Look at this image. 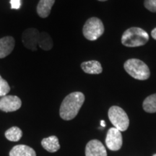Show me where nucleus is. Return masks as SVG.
<instances>
[{"label":"nucleus","instance_id":"nucleus-1","mask_svg":"<svg viewBox=\"0 0 156 156\" xmlns=\"http://www.w3.org/2000/svg\"><path fill=\"white\" fill-rule=\"evenodd\" d=\"M85 101V95L81 92H74L65 97L59 109L62 119L69 121L77 116Z\"/></svg>","mask_w":156,"mask_h":156},{"label":"nucleus","instance_id":"nucleus-2","mask_svg":"<svg viewBox=\"0 0 156 156\" xmlns=\"http://www.w3.org/2000/svg\"><path fill=\"white\" fill-rule=\"evenodd\" d=\"M149 40V35L143 29L132 27L124 31L122 43L127 47H137L145 45Z\"/></svg>","mask_w":156,"mask_h":156},{"label":"nucleus","instance_id":"nucleus-3","mask_svg":"<svg viewBox=\"0 0 156 156\" xmlns=\"http://www.w3.org/2000/svg\"><path fill=\"white\" fill-rule=\"evenodd\" d=\"M124 69L130 76L139 80H146L151 76L149 67L145 62L137 58H131L125 62Z\"/></svg>","mask_w":156,"mask_h":156},{"label":"nucleus","instance_id":"nucleus-4","mask_svg":"<svg viewBox=\"0 0 156 156\" xmlns=\"http://www.w3.org/2000/svg\"><path fill=\"white\" fill-rule=\"evenodd\" d=\"M108 118L114 127L120 132H124L129 125V119L126 113L120 107L114 106L108 110Z\"/></svg>","mask_w":156,"mask_h":156},{"label":"nucleus","instance_id":"nucleus-5","mask_svg":"<svg viewBox=\"0 0 156 156\" xmlns=\"http://www.w3.org/2000/svg\"><path fill=\"white\" fill-rule=\"evenodd\" d=\"M83 35L89 41H95L104 33L102 21L98 17H91L85 23L83 29Z\"/></svg>","mask_w":156,"mask_h":156},{"label":"nucleus","instance_id":"nucleus-6","mask_svg":"<svg viewBox=\"0 0 156 156\" xmlns=\"http://www.w3.org/2000/svg\"><path fill=\"white\" fill-rule=\"evenodd\" d=\"M106 145L111 151L120 150L122 146V135L119 130L115 127L109 129L106 138Z\"/></svg>","mask_w":156,"mask_h":156},{"label":"nucleus","instance_id":"nucleus-7","mask_svg":"<svg viewBox=\"0 0 156 156\" xmlns=\"http://www.w3.org/2000/svg\"><path fill=\"white\" fill-rule=\"evenodd\" d=\"M40 32L36 28H30L24 30L22 35V41L25 47L31 51H36Z\"/></svg>","mask_w":156,"mask_h":156},{"label":"nucleus","instance_id":"nucleus-8","mask_svg":"<svg viewBox=\"0 0 156 156\" xmlns=\"http://www.w3.org/2000/svg\"><path fill=\"white\" fill-rule=\"evenodd\" d=\"M22 105L20 98L15 95H5L0 99V110L12 112L18 110Z\"/></svg>","mask_w":156,"mask_h":156},{"label":"nucleus","instance_id":"nucleus-9","mask_svg":"<svg viewBox=\"0 0 156 156\" xmlns=\"http://www.w3.org/2000/svg\"><path fill=\"white\" fill-rule=\"evenodd\" d=\"M85 156H107V152L102 142L98 140H93L87 144Z\"/></svg>","mask_w":156,"mask_h":156},{"label":"nucleus","instance_id":"nucleus-10","mask_svg":"<svg viewBox=\"0 0 156 156\" xmlns=\"http://www.w3.org/2000/svg\"><path fill=\"white\" fill-rule=\"evenodd\" d=\"M15 39L12 36H5L0 38V58L10 54L15 47Z\"/></svg>","mask_w":156,"mask_h":156},{"label":"nucleus","instance_id":"nucleus-11","mask_svg":"<svg viewBox=\"0 0 156 156\" xmlns=\"http://www.w3.org/2000/svg\"><path fill=\"white\" fill-rule=\"evenodd\" d=\"M81 68L85 73L91 74V75H98L103 71L101 63L95 60L83 62L81 64Z\"/></svg>","mask_w":156,"mask_h":156},{"label":"nucleus","instance_id":"nucleus-12","mask_svg":"<svg viewBox=\"0 0 156 156\" xmlns=\"http://www.w3.org/2000/svg\"><path fill=\"white\" fill-rule=\"evenodd\" d=\"M55 0H40L37 6V13L38 16L46 18L49 15Z\"/></svg>","mask_w":156,"mask_h":156},{"label":"nucleus","instance_id":"nucleus-13","mask_svg":"<svg viewBox=\"0 0 156 156\" xmlns=\"http://www.w3.org/2000/svg\"><path fill=\"white\" fill-rule=\"evenodd\" d=\"M9 156H36L33 148L27 145H19L15 146L9 152Z\"/></svg>","mask_w":156,"mask_h":156},{"label":"nucleus","instance_id":"nucleus-14","mask_svg":"<svg viewBox=\"0 0 156 156\" xmlns=\"http://www.w3.org/2000/svg\"><path fill=\"white\" fill-rule=\"evenodd\" d=\"M41 145L45 150L50 153H55L60 148L58 140L56 136H51L44 138L41 141Z\"/></svg>","mask_w":156,"mask_h":156},{"label":"nucleus","instance_id":"nucleus-15","mask_svg":"<svg viewBox=\"0 0 156 156\" xmlns=\"http://www.w3.org/2000/svg\"><path fill=\"white\" fill-rule=\"evenodd\" d=\"M38 46L44 51H49L53 47V41L51 37L46 32H41L39 34Z\"/></svg>","mask_w":156,"mask_h":156},{"label":"nucleus","instance_id":"nucleus-16","mask_svg":"<svg viewBox=\"0 0 156 156\" xmlns=\"http://www.w3.org/2000/svg\"><path fill=\"white\" fill-rule=\"evenodd\" d=\"M23 132L17 126H12L5 132V136L7 140L12 142H17L21 139Z\"/></svg>","mask_w":156,"mask_h":156},{"label":"nucleus","instance_id":"nucleus-17","mask_svg":"<svg viewBox=\"0 0 156 156\" xmlns=\"http://www.w3.org/2000/svg\"><path fill=\"white\" fill-rule=\"evenodd\" d=\"M143 109L147 113L156 112V93L146 98L143 102Z\"/></svg>","mask_w":156,"mask_h":156},{"label":"nucleus","instance_id":"nucleus-18","mask_svg":"<svg viewBox=\"0 0 156 156\" xmlns=\"http://www.w3.org/2000/svg\"><path fill=\"white\" fill-rule=\"evenodd\" d=\"M9 90H10V87L8 83L0 75V96H5L9 92Z\"/></svg>","mask_w":156,"mask_h":156},{"label":"nucleus","instance_id":"nucleus-19","mask_svg":"<svg viewBox=\"0 0 156 156\" xmlns=\"http://www.w3.org/2000/svg\"><path fill=\"white\" fill-rule=\"evenodd\" d=\"M144 5L149 11L156 12V0H145Z\"/></svg>","mask_w":156,"mask_h":156},{"label":"nucleus","instance_id":"nucleus-20","mask_svg":"<svg viewBox=\"0 0 156 156\" xmlns=\"http://www.w3.org/2000/svg\"><path fill=\"white\" fill-rule=\"evenodd\" d=\"M11 7L13 9H19L21 7V0H10Z\"/></svg>","mask_w":156,"mask_h":156},{"label":"nucleus","instance_id":"nucleus-21","mask_svg":"<svg viewBox=\"0 0 156 156\" xmlns=\"http://www.w3.org/2000/svg\"><path fill=\"white\" fill-rule=\"evenodd\" d=\"M151 36L153 38L155 39V40H156V28H154L153 30H152L151 32Z\"/></svg>","mask_w":156,"mask_h":156},{"label":"nucleus","instance_id":"nucleus-22","mask_svg":"<svg viewBox=\"0 0 156 156\" xmlns=\"http://www.w3.org/2000/svg\"><path fill=\"white\" fill-rule=\"evenodd\" d=\"M101 125L103 126V127H105V126H106V123H105V122L103 120H102L101 122Z\"/></svg>","mask_w":156,"mask_h":156},{"label":"nucleus","instance_id":"nucleus-23","mask_svg":"<svg viewBox=\"0 0 156 156\" xmlns=\"http://www.w3.org/2000/svg\"><path fill=\"white\" fill-rule=\"evenodd\" d=\"M98 1H101V2H105V1H107V0H98Z\"/></svg>","mask_w":156,"mask_h":156},{"label":"nucleus","instance_id":"nucleus-24","mask_svg":"<svg viewBox=\"0 0 156 156\" xmlns=\"http://www.w3.org/2000/svg\"><path fill=\"white\" fill-rule=\"evenodd\" d=\"M153 156H156V154H155V155H153Z\"/></svg>","mask_w":156,"mask_h":156}]
</instances>
